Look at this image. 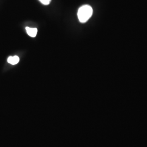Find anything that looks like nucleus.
<instances>
[{
	"label": "nucleus",
	"mask_w": 147,
	"mask_h": 147,
	"mask_svg": "<svg viewBox=\"0 0 147 147\" xmlns=\"http://www.w3.org/2000/svg\"><path fill=\"white\" fill-rule=\"evenodd\" d=\"M93 14V9L89 5L81 6L78 12L79 21L81 23H85L88 21Z\"/></svg>",
	"instance_id": "obj_1"
},
{
	"label": "nucleus",
	"mask_w": 147,
	"mask_h": 147,
	"mask_svg": "<svg viewBox=\"0 0 147 147\" xmlns=\"http://www.w3.org/2000/svg\"><path fill=\"white\" fill-rule=\"evenodd\" d=\"M26 30L27 34L30 37L34 38L37 36L38 30L36 28H30L28 27H26Z\"/></svg>",
	"instance_id": "obj_2"
},
{
	"label": "nucleus",
	"mask_w": 147,
	"mask_h": 147,
	"mask_svg": "<svg viewBox=\"0 0 147 147\" xmlns=\"http://www.w3.org/2000/svg\"><path fill=\"white\" fill-rule=\"evenodd\" d=\"M19 61H20V58L17 56H10L7 59V62L11 65L17 64L19 62Z\"/></svg>",
	"instance_id": "obj_3"
},
{
	"label": "nucleus",
	"mask_w": 147,
	"mask_h": 147,
	"mask_svg": "<svg viewBox=\"0 0 147 147\" xmlns=\"http://www.w3.org/2000/svg\"><path fill=\"white\" fill-rule=\"evenodd\" d=\"M39 1L44 5H49L51 2V0H39Z\"/></svg>",
	"instance_id": "obj_4"
}]
</instances>
